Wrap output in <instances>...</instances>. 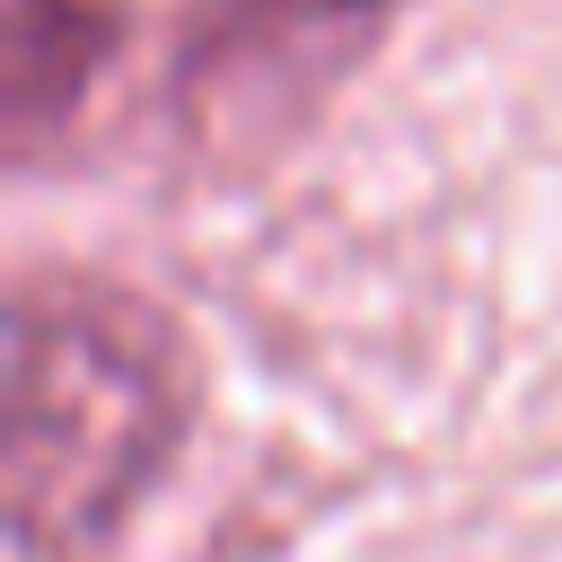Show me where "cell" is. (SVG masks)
Wrapping results in <instances>:
<instances>
[{
  "mask_svg": "<svg viewBox=\"0 0 562 562\" xmlns=\"http://www.w3.org/2000/svg\"><path fill=\"white\" fill-rule=\"evenodd\" d=\"M360 18L351 0H290V35L272 44L281 26V0H237L228 26L184 61V97H193V123H272L290 105H307L360 44Z\"/></svg>",
  "mask_w": 562,
  "mask_h": 562,
  "instance_id": "obj_2",
  "label": "cell"
},
{
  "mask_svg": "<svg viewBox=\"0 0 562 562\" xmlns=\"http://www.w3.org/2000/svg\"><path fill=\"white\" fill-rule=\"evenodd\" d=\"M193 422V342L140 290L26 272L9 290V536L35 562L97 553Z\"/></svg>",
  "mask_w": 562,
  "mask_h": 562,
  "instance_id": "obj_1",
  "label": "cell"
}]
</instances>
